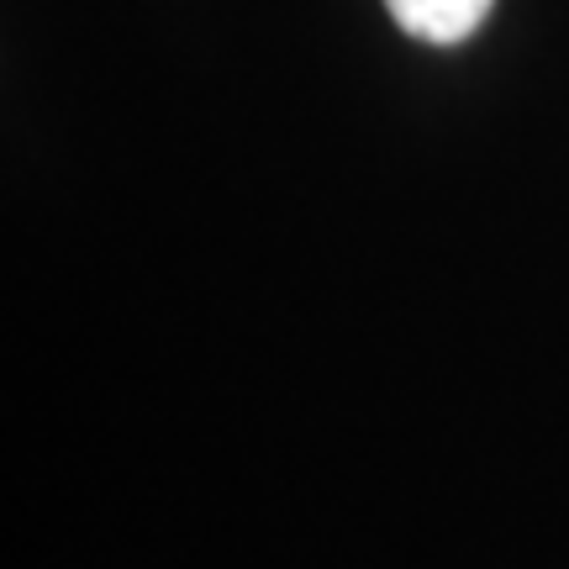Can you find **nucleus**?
I'll list each match as a JSON object with an SVG mask.
<instances>
[{
	"label": "nucleus",
	"instance_id": "1",
	"mask_svg": "<svg viewBox=\"0 0 569 569\" xmlns=\"http://www.w3.org/2000/svg\"><path fill=\"white\" fill-rule=\"evenodd\" d=\"M490 6L496 0H386L390 21L401 32H411V38H422V42H438V48L475 38L486 27Z\"/></svg>",
	"mask_w": 569,
	"mask_h": 569
}]
</instances>
